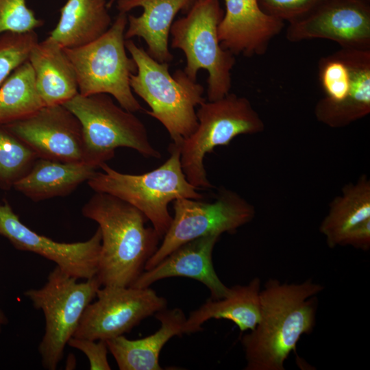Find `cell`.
I'll list each match as a JSON object with an SVG mask.
<instances>
[{
    "label": "cell",
    "mask_w": 370,
    "mask_h": 370,
    "mask_svg": "<svg viewBox=\"0 0 370 370\" xmlns=\"http://www.w3.org/2000/svg\"><path fill=\"white\" fill-rule=\"evenodd\" d=\"M324 286L306 280L282 283L269 279L260 292L261 316L256 327L242 336L245 370H284L300 338L316 324L317 295Z\"/></svg>",
    "instance_id": "cell-1"
},
{
    "label": "cell",
    "mask_w": 370,
    "mask_h": 370,
    "mask_svg": "<svg viewBox=\"0 0 370 370\" xmlns=\"http://www.w3.org/2000/svg\"><path fill=\"white\" fill-rule=\"evenodd\" d=\"M82 214L99 225L101 245L97 277L101 286H130L145 271L162 239L146 217L129 203L108 193H97L82 209Z\"/></svg>",
    "instance_id": "cell-2"
},
{
    "label": "cell",
    "mask_w": 370,
    "mask_h": 370,
    "mask_svg": "<svg viewBox=\"0 0 370 370\" xmlns=\"http://www.w3.org/2000/svg\"><path fill=\"white\" fill-rule=\"evenodd\" d=\"M125 48L136 65L130 79L132 92L148 104L146 113L161 123L172 143L181 145L198 125L195 108L206 101L204 86L182 70L171 75L169 63L156 61L131 39Z\"/></svg>",
    "instance_id": "cell-3"
},
{
    "label": "cell",
    "mask_w": 370,
    "mask_h": 370,
    "mask_svg": "<svg viewBox=\"0 0 370 370\" xmlns=\"http://www.w3.org/2000/svg\"><path fill=\"white\" fill-rule=\"evenodd\" d=\"M169 158L159 167L142 174H127L100 164L103 172L97 171L87 181L95 192L114 195L139 210L146 217L161 238L169 228L173 217L169 204L180 198L202 199L186 179L180 161V145L171 143Z\"/></svg>",
    "instance_id": "cell-4"
},
{
    "label": "cell",
    "mask_w": 370,
    "mask_h": 370,
    "mask_svg": "<svg viewBox=\"0 0 370 370\" xmlns=\"http://www.w3.org/2000/svg\"><path fill=\"white\" fill-rule=\"evenodd\" d=\"M224 12L219 0H195L186 16L173 21L172 49L182 50L186 59L184 73L197 81L200 69L208 71L207 99L214 101L230 93L235 56L224 49L218 27Z\"/></svg>",
    "instance_id": "cell-5"
},
{
    "label": "cell",
    "mask_w": 370,
    "mask_h": 370,
    "mask_svg": "<svg viewBox=\"0 0 370 370\" xmlns=\"http://www.w3.org/2000/svg\"><path fill=\"white\" fill-rule=\"evenodd\" d=\"M63 105L82 125L84 162L99 167L114 157L119 147L131 148L148 158H161L143 123L134 112L115 103L111 95L78 94Z\"/></svg>",
    "instance_id": "cell-6"
},
{
    "label": "cell",
    "mask_w": 370,
    "mask_h": 370,
    "mask_svg": "<svg viewBox=\"0 0 370 370\" xmlns=\"http://www.w3.org/2000/svg\"><path fill=\"white\" fill-rule=\"evenodd\" d=\"M127 14L119 12L109 29L86 45L64 48L75 71L79 94L111 95L125 110H143L130 84L136 65L126 52L125 32Z\"/></svg>",
    "instance_id": "cell-7"
},
{
    "label": "cell",
    "mask_w": 370,
    "mask_h": 370,
    "mask_svg": "<svg viewBox=\"0 0 370 370\" xmlns=\"http://www.w3.org/2000/svg\"><path fill=\"white\" fill-rule=\"evenodd\" d=\"M198 125L180 145V161L187 180L197 188H212L204 165L206 154L218 146L229 145L241 134L264 130L263 120L250 101L234 93L206 100L196 112Z\"/></svg>",
    "instance_id": "cell-8"
},
{
    "label": "cell",
    "mask_w": 370,
    "mask_h": 370,
    "mask_svg": "<svg viewBox=\"0 0 370 370\" xmlns=\"http://www.w3.org/2000/svg\"><path fill=\"white\" fill-rule=\"evenodd\" d=\"M101 287L97 275L78 282L77 278L56 266L42 287L24 292L34 307L41 310L45 316V333L38 346L45 369H56L84 311Z\"/></svg>",
    "instance_id": "cell-9"
},
{
    "label": "cell",
    "mask_w": 370,
    "mask_h": 370,
    "mask_svg": "<svg viewBox=\"0 0 370 370\" xmlns=\"http://www.w3.org/2000/svg\"><path fill=\"white\" fill-rule=\"evenodd\" d=\"M318 77L324 96L314 108L316 119L339 128L370 113V49L341 48L322 58Z\"/></svg>",
    "instance_id": "cell-10"
},
{
    "label": "cell",
    "mask_w": 370,
    "mask_h": 370,
    "mask_svg": "<svg viewBox=\"0 0 370 370\" xmlns=\"http://www.w3.org/2000/svg\"><path fill=\"white\" fill-rule=\"evenodd\" d=\"M174 216L162 242L145 264L153 268L182 245L195 238L234 233L253 220L254 206L234 191L223 188L212 202L180 198L173 204Z\"/></svg>",
    "instance_id": "cell-11"
},
{
    "label": "cell",
    "mask_w": 370,
    "mask_h": 370,
    "mask_svg": "<svg viewBox=\"0 0 370 370\" xmlns=\"http://www.w3.org/2000/svg\"><path fill=\"white\" fill-rule=\"evenodd\" d=\"M96 297L84 311L73 337L107 341L123 335L167 304L150 287L104 286Z\"/></svg>",
    "instance_id": "cell-12"
},
{
    "label": "cell",
    "mask_w": 370,
    "mask_h": 370,
    "mask_svg": "<svg viewBox=\"0 0 370 370\" xmlns=\"http://www.w3.org/2000/svg\"><path fill=\"white\" fill-rule=\"evenodd\" d=\"M286 37L291 42L326 39L343 49H370V0H321L288 23Z\"/></svg>",
    "instance_id": "cell-13"
},
{
    "label": "cell",
    "mask_w": 370,
    "mask_h": 370,
    "mask_svg": "<svg viewBox=\"0 0 370 370\" xmlns=\"http://www.w3.org/2000/svg\"><path fill=\"white\" fill-rule=\"evenodd\" d=\"M0 236L18 250L37 254L55 262L62 271L77 280H87L97 273L101 245L99 227L86 241H55L23 223L9 202L4 200L0 204Z\"/></svg>",
    "instance_id": "cell-14"
},
{
    "label": "cell",
    "mask_w": 370,
    "mask_h": 370,
    "mask_svg": "<svg viewBox=\"0 0 370 370\" xmlns=\"http://www.w3.org/2000/svg\"><path fill=\"white\" fill-rule=\"evenodd\" d=\"M4 126L27 144L38 158L84 162L82 125L64 105L44 106L29 117Z\"/></svg>",
    "instance_id": "cell-15"
},
{
    "label": "cell",
    "mask_w": 370,
    "mask_h": 370,
    "mask_svg": "<svg viewBox=\"0 0 370 370\" xmlns=\"http://www.w3.org/2000/svg\"><path fill=\"white\" fill-rule=\"evenodd\" d=\"M225 11L218 27L221 47L234 56L263 55L284 22L265 14L258 0H224Z\"/></svg>",
    "instance_id": "cell-16"
},
{
    "label": "cell",
    "mask_w": 370,
    "mask_h": 370,
    "mask_svg": "<svg viewBox=\"0 0 370 370\" xmlns=\"http://www.w3.org/2000/svg\"><path fill=\"white\" fill-rule=\"evenodd\" d=\"M219 238L208 235L182 245L153 268L145 270L130 286L146 288L167 278L186 277L205 285L212 299L226 297L230 288L221 281L212 262L213 249Z\"/></svg>",
    "instance_id": "cell-17"
},
{
    "label": "cell",
    "mask_w": 370,
    "mask_h": 370,
    "mask_svg": "<svg viewBox=\"0 0 370 370\" xmlns=\"http://www.w3.org/2000/svg\"><path fill=\"white\" fill-rule=\"evenodd\" d=\"M195 0H119V12L127 13L136 8H142L139 16L127 14L125 40L142 38L147 53L159 62H171L173 56L169 49L170 29L177 14L189 10Z\"/></svg>",
    "instance_id": "cell-18"
},
{
    "label": "cell",
    "mask_w": 370,
    "mask_h": 370,
    "mask_svg": "<svg viewBox=\"0 0 370 370\" xmlns=\"http://www.w3.org/2000/svg\"><path fill=\"white\" fill-rule=\"evenodd\" d=\"M27 60L45 106L63 105L79 94L75 71L64 47L49 36L33 47Z\"/></svg>",
    "instance_id": "cell-19"
},
{
    "label": "cell",
    "mask_w": 370,
    "mask_h": 370,
    "mask_svg": "<svg viewBox=\"0 0 370 370\" xmlns=\"http://www.w3.org/2000/svg\"><path fill=\"white\" fill-rule=\"evenodd\" d=\"M160 328L155 333L140 339L121 335L106 341L108 351L120 370H162L160 353L172 337L184 334L186 317L178 308L156 312Z\"/></svg>",
    "instance_id": "cell-20"
},
{
    "label": "cell",
    "mask_w": 370,
    "mask_h": 370,
    "mask_svg": "<svg viewBox=\"0 0 370 370\" xmlns=\"http://www.w3.org/2000/svg\"><path fill=\"white\" fill-rule=\"evenodd\" d=\"M260 280L256 277L248 284L235 285L230 293L219 299L209 298L186 319L184 334L202 330L201 325L212 319L232 321L241 332L253 330L260 320Z\"/></svg>",
    "instance_id": "cell-21"
},
{
    "label": "cell",
    "mask_w": 370,
    "mask_h": 370,
    "mask_svg": "<svg viewBox=\"0 0 370 370\" xmlns=\"http://www.w3.org/2000/svg\"><path fill=\"white\" fill-rule=\"evenodd\" d=\"M99 169L85 162H62L38 158L13 188L36 202L64 197L90 180Z\"/></svg>",
    "instance_id": "cell-22"
},
{
    "label": "cell",
    "mask_w": 370,
    "mask_h": 370,
    "mask_svg": "<svg viewBox=\"0 0 370 370\" xmlns=\"http://www.w3.org/2000/svg\"><path fill=\"white\" fill-rule=\"evenodd\" d=\"M108 0H66L49 36L64 48L86 45L103 35L112 25Z\"/></svg>",
    "instance_id": "cell-23"
},
{
    "label": "cell",
    "mask_w": 370,
    "mask_h": 370,
    "mask_svg": "<svg viewBox=\"0 0 370 370\" xmlns=\"http://www.w3.org/2000/svg\"><path fill=\"white\" fill-rule=\"evenodd\" d=\"M370 219V180L366 175L346 184L330 203L319 227L330 248L341 243L349 231Z\"/></svg>",
    "instance_id": "cell-24"
},
{
    "label": "cell",
    "mask_w": 370,
    "mask_h": 370,
    "mask_svg": "<svg viewBox=\"0 0 370 370\" xmlns=\"http://www.w3.org/2000/svg\"><path fill=\"white\" fill-rule=\"evenodd\" d=\"M44 106L32 67L27 60L0 86V124L26 119Z\"/></svg>",
    "instance_id": "cell-25"
},
{
    "label": "cell",
    "mask_w": 370,
    "mask_h": 370,
    "mask_svg": "<svg viewBox=\"0 0 370 370\" xmlns=\"http://www.w3.org/2000/svg\"><path fill=\"white\" fill-rule=\"evenodd\" d=\"M35 152L0 124V188L9 190L25 177L38 159Z\"/></svg>",
    "instance_id": "cell-26"
},
{
    "label": "cell",
    "mask_w": 370,
    "mask_h": 370,
    "mask_svg": "<svg viewBox=\"0 0 370 370\" xmlns=\"http://www.w3.org/2000/svg\"><path fill=\"white\" fill-rule=\"evenodd\" d=\"M38 42L34 30L6 32L0 34V86L21 64L28 60L33 47Z\"/></svg>",
    "instance_id": "cell-27"
},
{
    "label": "cell",
    "mask_w": 370,
    "mask_h": 370,
    "mask_svg": "<svg viewBox=\"0 0 370 370\" xmlns=\"http://www.w3.org/2000/svg\"><path fill=\"white\" fill-rule=\"evenodd\" d=\"M43 23L27 5L26 0H0V34L35 30Z\"/></svg>",
    "instance_id": "cell-28"
},
{
    "label": "cell",
    "mask_w": 370,
    "mask_h": 370,
    "mask_svg": "<svg viewBox=\"0 0 370 370\" xmlns=\"http://www.w3.org/2000/svg\"><path fill=\"white\" fill-rule=\"evenodd\" d=\"M321 0H258L267 15L288 23L310 12Z\"/></svg>",
    "instance_id": "cell-29"
},
{
    "label": "cell",
    "mask_w": 370,
    "mask_h": 370,
    "mask_svg": "<svg viewBox=\"0 0 370 370\" xmlns=\"http://www.w3.org/2000/svg\"><path fill=\"white\" fill-rule=\"evenodd\" d=\"M67 345L82 352L86 356L90 369H111L107 357L108 348L106 341H93L73 336L69 340Z\"/></svg>",
    "instance_id": "cell-30"
},
{
    "label": "cell",
    "mask_w": 370,
    "mask_h": 370,
    "mask_svg": "<svg viewBox=\"0 0 370 370\" xmlns=\"http://www.w3.org/2000/svg\"><path fill=\"white\" fill-rule=\"evenodd\" d=\"M349 245L367 251L370 248V219L355 226L347 232L341 246Z\"/></svg>",
    "instance_id": "cell-31"
},
{
    "label": "cell",
    "mask_w": 370,
    "mask_h": 370,
    "mask_svg": "<svg viewBox=\"0 0 370 370\" xmlns=\"http://www.w3.org/2000/svg\"><path fill=\"white\" fill-rule=\"evenodd\" d=\"M8 322V318L0 308V332H1L3 326L5 325Z\"/></svg>",
    "instance_id": "cell-32"
},
{
    "label": "cell",
    "mask_w": 370,
    "mask_h": 370,
    "mask_svg": "<svg viewBox=\"0 0 370 370\" xmlns=\"http://www.w3.org/2000/svg\"><path fill=\"white\" fill-rule=\"evenodd\" d=\"M118 1H119V0H108V8H110L112 6V5H113L115 2Z\"/></svg>",
    "instance_id": "cell-33"
}]
</instances>
